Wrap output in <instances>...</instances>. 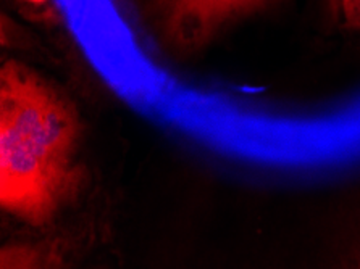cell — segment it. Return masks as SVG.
<instances>
[{
  "instance_id": "cell-1",
  "label": "cell",
  "mask_w": 360,
  "mask_h": 269,
  "mask_svg": "<svg viewBox=\"0 0 360 269\" xmlns=\"http://www.w3.org/2000/svg\"><path fill=\"white\" fill-rule=\"evenodd\" d=\"M79 122L73 107L23 63L0 70V205L42 228L83 184L76 163Z\"/></svg>"
},
{
  "instance_id": "cell-2",
  "label": "cell",
  "mask_w": 360,
  "mask_h": 269,
  "mask_svg": "<svg viewBox=\"0 0 360 269\" xmlns=\"http://www.w3.org/2000/svg\"><path fill=\"white\" fill-rule=\"evenodd\" d=\"M264 0H149L162 32L173 46H200L228 20Z\"/></svg>"
},
{
  "instance_id": "cell-3",
  "label": "cell",
  "mask_w": 360,
  "mask_h": 269,
  "mask_svg": "<svg viewBox=\"0 0 360 269\" xmlns=\"http://www.w3.org/2000/svg\"><path fill=\"white\" fill-rule=\"evenodd\" d=\"M62 256L56 245H7L0 254V269H60Z\"/></svg>"
},
{
  "instance_id": "cell-4",
  "label": "cell",
  "mask_w": 360,
  "mask_h": 269,
  "mask_svg": "<svg viewBox=\"0 0 360 269\" xmlns=\"http://www.w3.org/2000/svg\"><path fill=\"white\" fill-rule=\"evenodd\" d=\"M331 8L342 26L360 31V0H331Z\"/></svg>"
},
{
  "instance_id": "cell-5",
  "label": "cell",
  "mask_w": 360,
  "mask_h": 269,
  "mask_svg": "<svg viewBox=\"0 0 360 269\" xmlns=\"http://www.w3.org/2000/svg\"><path fill=\"white\" fill-rule=\"evenodd\" d=\"M26 2H31V4H42V2H47V0H26Z\"/></svg>"
}]
</instances>
